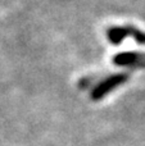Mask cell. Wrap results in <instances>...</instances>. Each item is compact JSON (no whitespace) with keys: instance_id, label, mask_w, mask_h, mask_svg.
I'll list each match as a JSON object with an SVG mask.
<instances>
[{"instance_id":"obj_1","label":"cell","mask_w":145,"mask_h":146,"mask_svg":"<svg viewBox=\"0 0 145 146\" xmlns=\"http://www.w3.org/2000/svg\"><path fill=\"white\" fill-rule=\"evenodd\" d=\"M126 35H132L136 37L138 42H141V44H145V35L141 32H138L136 30H132V28H112L110 32L108 33V36L110 37V40L113 42H121L123 37Z\"/></svg>"}]
</instances>
